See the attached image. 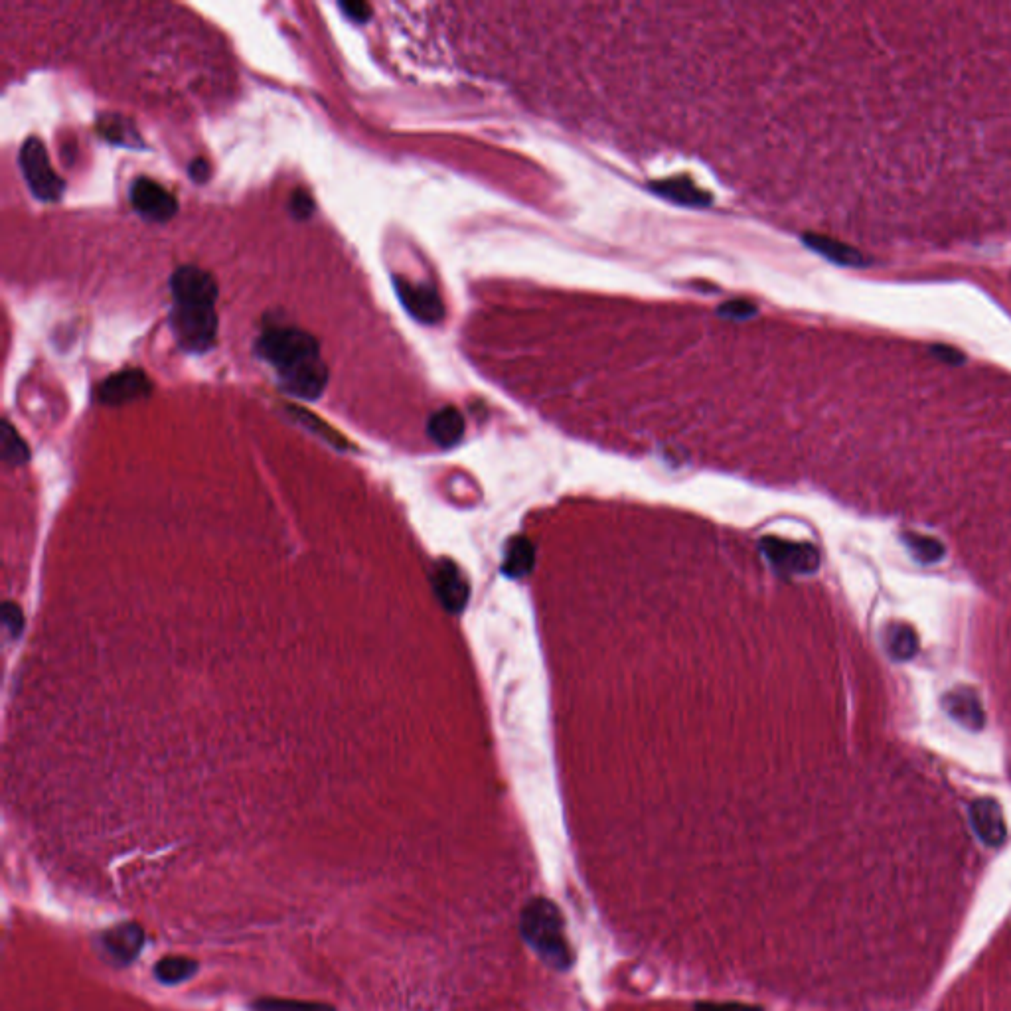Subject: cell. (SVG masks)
<instances>
[{
	"label": "cell",
	"instance_id": "13",
	"mask_svg": "<svg viewBox=\"0 0 1011 1011\" xmlns=\"http://www.w3.org/2000/svg\"><path fill=\"white\" fill-rule=\"evenodd\" d=\"M427 433L435 445L443 449L455 447L465 435V419L455 407H443L431 415Z\"/></svg>",
	"mask_w": 1011,
	"mask_h": 1011
},
{
	"label": "cell",
	"instance_id": "3",
	"mask_svg": "<svg viewBox=\"0 0 1011 1011\" xmlns=\"http://www.w3.org/2000/svg\"><path fill=\"white\" fill-rule=\"evenodd\" d=\"M520 931L547 966L555 970H567L571 966L573 956L563 934V919L549 899H534L524 907Z\"/></svg>",
	"mask_w": 1011,
	"mask_h": 1011
},
{
	"label": "cell",
	"instance_id": "21",
	"mask_svg": "<svg viewBox=\"0 0 1011 1011\" xmlns=\"http://www.w3.org/2000/svg\"><path fill=\"white\" fill-rule=\"evenodd\" d=\"M253 1011H336L334 1006L320 1002H301V1000H283V998H259L251 1004Z\"/></svg>",
	"mask_w": 1011,
	"mask_h": 1011
},
{
	"label": "cell",
	"instance_id": "23",
	"mask_svg": "<svg viewBox=\"0 0 1011 1011\" xmlns=\"http://www.w3.org/2000/svg\"><path fill=\"white\" fill-rule=\"evenodd\" d=\"M291 411L297 415V419H299L305 427H309V429L314 431L316 435H320L322 439H326L330 445L340 447V449H344V447H346V441H344V439H342L336 431H332L326 423H322L318 417H314V415L307 413L305 409H299V407H291Z\"/></svg>",
	"mask_w": 1011,
	"mask_h": 1011
},
{
	"label": "cell",
	"instance_id": "26",
	"mask_svg": "<svg viewBox=\"0 0 1011 1011\" xmlns=\"http://www.w3.org/2000/svg\"><path fill=\"white\" fill-rule=\"evenodd\" d=\"M757 312V307L749 301H729L725 305L719 307V314L723 318H737V320H745V318H751L753 314Z\"/></svg>",
	"mask_w": 1011,
	"mask_h": 1011
},
{
	"label": "cell",
	"instance_id": "19",
	"mask_svg": "<svg viewBox=\"0 0 1011 1011\" xmlns=\"http://www.w3.org/2000/svg\"><path fill=\"white\" fill-rule=\"evenodd\" d=\"M30 449L26 441L18 435L10 421H2V461L10 467H20L28 463Z\"/></svg>",
	"mask_w": 1011,
	"mask_h": 1011
},
{
	"label": "cell",
	"instance_id": "7",
	"mask_svg": "<svg viewBox=\"0 0 1011 1011\" xmlns=\"http://www.w3.org/2000/svg\"><path fill=\"white\" fill-rule=\"evenodd\" d=\"M151 389L153 384L149 376L143 370L131 368L105 378L97 388V399L105 405H125L147 397Z\"/></svg>",
	"mask_w": 1011,
	"mask_h": 1011
},
{
	"label": "cell",
	"instance_id": "25",
	"mask_svg": "<svg viewBox=\"0 0 1011 1011\" xmlns=\"http://www.w3.org/2000/svg\"><path fill=\"white\" fill-rule=\"evenodd\" d=\"M289 210L297 220H309L314 214V200L311 194L305 190H295L291 200H289Z\"/></svg>",
	"mask_w": 1011,
	"mask_h": 1011
},
{
	"label": "cell",
	"instance_id": "12",
	"mask_svg": "<svg viewBox=\"0 0 1011 1011\" xmlns=\"http://www.w3.org/2000/svg\"><path fill=\"white\" fill-rule=\"evenodd\" d=\"M944 709L950 713L952 719H956L960 725L978 731L984 727V707L980 703V698L974 690L970 688H954L944 696Z\"/></svg>",
	"mask_w": 1011,
	"mask_h": 1011
},
{
	"label": "cell",
	"instance_id": "8",
	"mask_svg": "<svg viewBox=\"0 0 1011 1011\" xmlns=\"http://www.w3.org/2000/svg\"><path fill=\"white\" fill-rule=\"evenodd\" d=\"M765 553L773 561V565L778 571L792 573V575H804L812 573L820 565V555L818 549L810 544H792V542H782L769 538L765 542Z\"/></svg>",
	"mask_w": 1011,
	"mask_h": 1011
},
{
	"label": "cell",
	"instance_id": "10",
	"mask_svg": "<svg viewBox=\"0 0 1011 1011\" xmlns=\"http://www.w3.org/2000/svg\"><path fill=\"white\" fill-rule=\"evenodd\" d=\"M970 824L978 838L992 848L1002 846L1008 836L1002 808L992 798H980L970 806Z\"/></svg>",
	"mask_w": 1011,
	"mask_h": 1011
},
{
	"label": "cell",
	"instance_id": "22",
	"mask_svg": "<svg viewBox=\"0 0 1011 1011\" xmlns=\"http://www.w3.org/2000/svg\"><path fill=\"white\" fill-rule=\"evenodd\" d=\"M532 559H534V551H532L530 544L524 540H516L506 557V571L512 575H522L532 567Z\"/></svg>",
	"mask_w": 1011,
	"mask_h": 1011
},
{
	"label": "cell",
	"instance_id": "18",
	"mask_svg": "<svg viewBox=\"0 0 1011 1011\" xmlns=\"http://www.w3.org/2000/svg\"><path fill=\"white\" fill-rule=\"evenodd\" d=\"M97 133H99L105 141H109V143H113V145H125V147L141 145V137L137 135L135 127H131L127 119L117 117V115H109V117L99 119V123H97Z\"/></svg>",
	"mask_w": 1011,
	"mask_h": 1011
},
{
	"label": "cell",
	"instance_id": "2",
	"mask_svg": "<svg viewBox=\"0 0 1011 1011\" xmlns=\"http://www.w3.org/2000/svg\"><path fill=\"white\" fill-rule=\"evenodd\" d=\"M255 350L275 368L281 386L289 395L314 401L328 386V368L320 356L318 340L303 328H265Z\"/></svg>",
	"mask_w": 1011,
	"mask_h": 1011
},
{
	"label": "cell",
	"instance_id": "11",
	"mask_svg": "<svg viewBox=\"0 0 1011 1011\" xmlns=\"http://www.w3.org/2000/svg\"><path fill=\"white\" fill-rule=\"evenodd\" d=\"M433 585H435L439 601L449 611L457 613L465 607L468 597L467 581L463 579L461 571L451 561L437 563L435 573H433Z\"/></svg>",
	"mask_w": 1011,
	"mask_h": 1011
},
{
	"label": "cell",
	"instance_id": "17",
	"mask_svg": "<svg viewBox=\"0 0 1011 1011\" xmlns=\"http://www.w3.org/2000/svg\"><path fill=\"white\" fill-rule=\"evenodd\" d=\"M155 978L164 986H174L190 980L198 972V962L186 956H166L155 964Z\"/></svg>",
	"mask_w": 1011,
	"mask_h": 1011
},
{
	"label": "cell",
	"instance_id": "14",
	"mask_svg": "<svg viewBox=\"0 0 1011 1011\" xmlns=\"http://www.w3.org/2000/svg\"><path fill=\"white\" fill-rule=\"evenodd\" d=\"M650 186L658 196L672 200L676 204H684V206H709L711 204V196L698 188L690 178H684V176L658 180V182H652Z\"/></svg>",
	"mask_w": 1011,
	"mask_h": 1011
},
{
	"label": "cell",
	"instance_id": "5",
	"mask_svg": "<svg viewBox=\"0 0 1011 1011\" xmlns=\"http://www.w3.org/2000/svg\"><path fill=\"white\" fill-rule=\"evenodd\" d=\"M129 200L135 212L149 222L164 224L172 220L178 212L176 198L164 186H160L153 178L147 176H139L137 180H133L129 188Z\"/></svg>",
	"mask_w": 1011,
	"mask_h": 1011
},
{
	"label": "cell",
	"instance_id": "28",
	"mask_svg": "<svg viewBox=\"0 0 1011 1011\" xmlns=\"http://www.w3.org/2000/svg\"><path fill=\"white\" fill-rule=\"evenodd\" d=\"M210 174H212V168H210V162L206 158H194L188 166V176L196 182V184H204L210 180Z\"/></svg>",
	"mask_w": 1011,
	"mask_h": 1011
},
{
	"label": "cell",
	"instance_id": "20",
	"mask_svg": "<svg viewBox=\"0 0 1011 1011\" xmlns=\"http://www.w3.org/2000/svg\"><path fill=\"white\" fill-rule=\"evenodd\" d=\"M903 542L907 545V549L911 551V555L921 561V563H936L944 557L946 549L944 545L940 544L938 540L934 538H929V536H921V534H905L903 536Z\"/></svg>",
	"mask_w": 1011,
	"mask_h": 1011
},
{
	"label": "cell",
	"instance_id": "30",
	"mask_svg": "<svg viewBox=\"0 0 1011 1011\" xmlns=\"http://www.w3.org/2000/svg\"><path fill=\"white\" fill-rule=\"evenodd\" d=\"M934 354H936L940 360L948 362V364H960V362H964V356H962L958 350L948 348V346H936V348H934Z\"/></svg>",
	"mask_w": 1011,
	"mask_h": 1011
},
{
	"label": "cell",
	"instance_id": "15",
	"mask_svg": "<svg viewBox=\"0 0 1011 1011\" xmlns=\"http://www.w3.org/2000/svg\"><path fill=\"white\" fill-rule=\"evenodd\" d=\"M804 243L814 249L816 253L824 255L826 259L838 263V265H848V267H861V265H867V261L863 259V255L856 251L854 247L842 243V241H836L832 237H826V235H816V234H806L804 235Z\"/></svg>",
	"mask_w": 1011,
	"mask_h": 1011
},
{
	"label": "cell",
	"instance_id": "1",
	"mask_svg": "<svg viewBox=\"0 0 1011 1011\" xmlns=\"http://www.w3.org/2000/svg\"><path fill=\"white\" fill-rule=\"evenodd\" d=\"M170 326L178 346L190 354H204L218 338V283L196 265H182L170 277Z\"/></svg>",
	"mask_w": 1011,
	"mask_h": 1011
},
{
	"label": "cell",
	"instance_id": "24",
	"mask_svg": "<svg viewBox=\"0 0 1011 1011\" xmlns=\"http://www.w3.org/2000/svg\"><path fill=\"white\" fill-rule=\"evenodd\" d=\"M2 624L12 640H16L20 636V632L24 628V615L18 605H14L10 601L2 605Z\"/></svg>",
	"mask_w": 1011,
	"mask_h": 1011
},
{
	"label": "cell",
	"instance_id": "27",
	"mask_svg": "<svg viewBox=\"0 0 1011 1011\" xmlns=\"http://www.w3.org/2000/svg\"><path fill=\"white\" fill-rule=\"evenodd\" d=\"M340 10L344 12L346 18L358 22V24H364L370 20L372 16V6L366 4V2H340L338 4Z\"/></svg>",
	"mask_w": 1011,
	"mask_h": 1011
},
{
	"label": "cell",
	"instance_id": "29",
	"mask_svg": "<svg viewBox=\"0 0 1011 1011\" xmlns=\"http://www.w3.org/2000/svg\"><path fill=\"white\" fill-rule=\"evenodd\" d=\"M696 1011H763L743 1004H698Z\"/></svg>",
	"mask_w": 1011,
	"mask_h": 1011
},
{
	"label": "cell",
	"instance_id": "6",
	"mask_svg": "<svg viewBox=\"0 0 1011 1011\" xmlns=\"http://www.w3.org/2000/svg\"><path fill=\"white\" fill-rule=\"evenodd\" d=\"M393 287L395 293L403 305V309L409 312L415 320L423 324H437L445 316V307L439 297V293L429 287V285H415L407 279L393 277Z\"/></svg>",
	"mask_w": 1011,
	"mask_h": 1011
},
{
	"label": "cell",
	"instance_id": "16",
	"mask_svg": "<svg viewBox=\"0 0 1011 1011\" xmlns=\"http://www.w3.org/2000/svg\"><path fill=\"white\" fill-rule=\"evenodd\" d=\"M885 650L895 662L911 660L919 650L917 632L909 624H889L885 628Z\"/></svg>",
	"mask_w": 1011,
	"mask_h": 1011
},
{
	"label": "cell",
	"instance_id": "4",
	"mask_svg": "<svg viewBox=\"0 0 1011 1011\" xmlns=\"http://www.w3.org/2000/svg\"><path fill=\"white\" fill-rule=\"evenodd\" d=\"M18 164L30 192L40 202L52 204L62 198L64 180L54 170L48 151L38 137H30L22 143L18 153Z\"/></svg>",
	"mask_w": 1011,
	"mask_h": 1011
},
{
	"label": "cell",
	"instance_id": "9",
	"mask_svg": "<svg viewBox=\"0 0 1011 1011\" xmlns=\"http://www.w3.org/2000/svg\"><path fill=\"white\" fill-rule=\"evenodd\" d=\"M101 948L115 964H131L143 950L145 931L137 923H121L101 934Z\"/></svg>",
	"mask_w": 1011,
	"mask_h": 1011
}]
</instances>
